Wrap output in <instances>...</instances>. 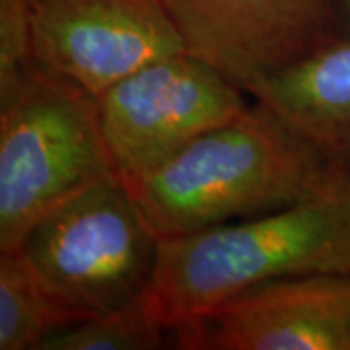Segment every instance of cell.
Wrapping results in <instances>:
<instances>
[{
  "label": "cell",
  "mask_w": 350,
  "mask_h": 350,
  "mask_svg": "<svg viewBox=\"0 0 350 350\" xmlns=\"http://www.w3.org/2000/svg\"><path fill=\"white\" fill-rule=\"evenodd\" d=\"M327 156L350 165V38L331 36L304 59L245 90Z\"/></svg>",
  "instance_id": "cell-9"
},
{
  "label": "cell",
  "mask_w": 350,
  "mask_h": 350,
  "mask_svg": "<svg viewBox=\"0 0 350 350\" xmlns=\"http://www.w3.org/2000/svg\"><path fill=\"white\" fill-rule=\"evenodd\" d=\"M29 0H0V98L33 66Z\"/></svg>",
  "instance_id": "cell-12"
},
{
  "label": "cell",
  "mask_w": 350,
  "mask_h": 350,
  "mask_svg": "<svg viewBox=\"0 0 350 350\" xmlns=\"http://www.w3.org/2000/svg\"><path fill=\"white\" fill-rule=\"evenodd\" d=\"M33 63L101 96L185 49L162 0H29Z\"/></svg>",
  "instance_id": "cell-6"
},
{
  "label": "cell",
  "mask_w": 350,
  "mask_h": 350,
  "mask_svg": "<svg viewBox=\"0 0 350 350\" xmlns=\"http://www.w3.org/2000/svg\"><path fill=\"white\" fill-rule=\"evenodd\" d=\"M350 271V175L280 211L160 239L144 304L167 333L278 278Z\"/></svg>",
  "instance_id": "cell-2"
},
{
  "label": "cell",
  "mask_w": 350,
  "mask_h": 350,
  "mask_svg": "<svg viewBox=\"0 0 350 350\" xmlns=\"http://www.w3.org/2000/svg\"><path fill=\"white\" fill-rule=\"evenodd\" d=\"M245 90L189 51L138 68L98 96L100 125L121 179L135 183L243 113Z\"/></svg>",
  "instance_id": "cell-5"
},
{
  "label": "cell",
  "mask_w": 350,
  "mask_h": 350,
  "mask_svg": "<svg viewBox=\"0 0 350 350\" xmlns=\"http://www.w3.org/2000/svg\"><path fill=\"white\" fill-rule=\"evenodd\" d=\"M82 319L41 280L20 247L0 251V350H39Z\"/></svg>",
  "instance_id": "cell-10"
},
{
  "label": "cell",
  "mask_w": 350,
  "mask_h": 350,
  "mask_svg": "<svg viewBox=\"0 0 350 350\" xmlns=\"http://www.w3.org/2000/svg\"><path fill=\"white\" fill-rule=\"evenodd\" d=\"M185 49L247 90L335 36L333 0H162Z\"/></svg>",
  "instance_id": "cell-7"
},
{
  "label": "cell",
  "mask_w": 350,
  "mask_h": 350,
  "mask_svg": "<svg viewBox=\"0 0 350 350\" xmlns=\"http://www.w3.org/2000/svg\"><path fill=\"white\" fill-rule=\"evenodd\" d=\"M142 298L123 310L88 317L80 323L51 335L39 350L160 349L167 329L152 315Z\"/></svg>",
  "instance_id": "cell-11"
},
{
  "label": "cell",
  "mask_w": 350,
  "mask_h": 350,
  "mask_svg": "<svg viewBox=\"0 0 350 350\" xmlns=\"http://www.w3.org/2000/svg\"><path fill=\"white\" fill-rule=\"evenodd\" d=\"M350 175L271 107L255 103L129 183L160 238L313 199Z\"/></svg>",
  "instance_id": "cell-1"
},
{
  "label": "cell",
  "mask_w": 350,
  "mask_h": 350,
  "mask_svg": "<svg viewBox=\"0 0 350 350\" xmlns=\"http://www.w3.org/2000/svg\"><path fill=\"white\" fill-rule=\"evenodd\" d=\"M160 239L133 189L113 175L49 211L20 250L51 292L84 321L146 294Z\"/></svg>",
  "instance_id": "cell-4"
},
{
  "label": "cell",
  "mask_w": 350,
  "mask_h": 350,
  "mask_svg": "<svg viewBox=\"0 0 350 350\" xmlns=\"http://www.w3.org/2000/svg\"><path fill=\"white\" fill-rule=\"evenodd\" d=\"M175 340L197 350H350V271L251 288L175 331Z\"/></svg>",
  "instance_id": "cell-8"
},
{
  "label": "cell",
  "mask_w": 350,
  "mask_h": 350,
  "mask_svg": "<svg viewBox=\"0 0 350 350\" xmlns=\"http://www.w3.org/2000/svg\"><path fill=\"white\" fill-rule=\"evenodd\" d=\"M335 33L350 38V0H333Z\"/></svg>",
  "instance_id": "cell-13"
},
{
  "label": "cell",
  "mask_w": 350,
  "mask_h": 350,
  "mask_svg": "<svg viewBox=\"0 0 350 350\" xmlns=\"http://www.w3.org/2000/svg\"><path fill=\"white\" fill-rule=\"evenodd\" d=\"M117 174L98 98L33 64L0 98V251L20 247L45 214Z\"/></svg>",
  "instance_id": "cell-3"
}]
</instances>
